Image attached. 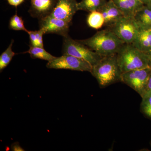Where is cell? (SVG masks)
<instances>
[{
	"instance_id": "cell-1",
	"label": "cell",
	"mask_w": 151,
	"mask_h": 151,
	"mask_svg": "<svg viewBox=\"0 0 151 151\" xmlns=\"http://www.w3.org/2000/svg\"><path fill=\"white\" fill-rule=\"evenodd\" d=\"M78 40L103 57L117 54L125 44L108 28L97 32L88 38Z\"/></svg>"
},
{
	"instance_id": "cell-2",
	"label": "cell",
	"mask_w": 151,
	"mask_h": 151,
	"mask_svg": "<svg viewBox=\"0 0 151 151\" xmlns=\"http://www.w3.org/2000/svg\"><path fill=\"white\" fill-rule=\"evenodd\" d=\"M90 73L101 87L121 81L122 72L118 63L117 55L103 57L99 62L92 66Z\"/></svg>"
},
{
	"instance_id": "cell-3",
	"label": "cell",
	"mask_w": 151,
	"mask_h": 151,
	"mask_svg": "<svg viewBox=\"0 0 151 151\" xmlns=\"http://www.w3.org/2000/svg\"><path fill=\"white\" fill-rule=\"evenodd\" d=\"M116 55L122 73L151 67V62L148 55L132 44H124Z\"/></svg>"
},
{
	"instance_id": "cell-4",
	"label": "cell",
	"mask_w": 151,
	"mask_h": 151,
	"mask_svg": "<svg viewBox=\"0 0 151 151\" xmlns=\"http://www.w3.org/2000/svg\"><path fill=\"white\" fill-rule=\"evenodd\" d=\"M62 53L63 54L70 55L84 60L92 66L99 62L103 58L78 40H74L69 35L63 37Z\"/></svg>"
},
{
	"instance_id": "cell-5",
	"label": "cell",
	"mask_w": 151,
	"mask_h": 151,
	"mask_svg": "<svg viewBox=\"0 0 151 151\" xmlns=\"http://www.w3.org/2000/svg\"><path fill=\"white\" fill-rule=\"evenodd\" d=\"M108 28L125 44H132L137 35L139 27L134 17L124 16Z\"/></svg>"
},
{
	"instance_id": "cell-6",
	"label": "cell",
	"mask_w": 151,
	"mask_h": 151,
	"mask_svg": "<svg viewBox=\"0 0 151 151\" xmlns=\"http://www.w3.org/2000/svg\"><path fill=\"white\" fill-rule=\"evenodd\" d=\"M50 69H67L91 72L92 66L86 60L68 54H63L47 63Z\"/></svg>"
},
{
	"instance_id": "cell-7",
	"label": "cell",
	"mask_w": 151,
	"mask_h": 151,
	"mask_svg": "<svg viewBox=\"0 0 151 151\" xmlns=\"http://www.w3.org/2000/svg\"><path fill=\"white\" fill-rule=\"evenodd\" d=\"M151 73V67L130 70L122 73L121 81L130 86L142 97L145 93Z\"/></svg>"
},
{
	"instance_id": "cell-8",
	"label": "cell",
	"mask_w": 151,
	"mask_h": 151,
	"mask_svg": "<svg viewBox=\"0 0 151 151\" xmlns=\"http://www.w3.org/2000/svg\"><path fill=\"white\" fill-rule=\"evenodd\" d=\"M39 20L40 28L44 30L45 34H55L63 37L68 35L70 23L50 15Z\"/></svg>"
},
{
	"instance_id": "cell-9",
	"label": "cell",
	"mask_w": 151,
	"mask_h": 151,
	"mask_svg": "<svg viewBox=\"0 0 151 151\" xmlns=\"http://www.w3.org/2000/svg\"><path fill=\"white\" fill-rule=\"evenodd\" d=\"M76 0H57L50 15L71 23L76 12L78 11Z\"/></svg>"
},
{
	"instance_id": "cell-10",
	"label": "cell",
	"mask_w": 151,
	"mask_h": 151,
	"mask_svg": "<svg viewBox=\"0 0 151 151\" xmlns=\"http://www.w3.org/2000/svg\"><path fill=\"white\" fill-rule=\"evenodd\" d=\"M57 0H31L29 12L33 18L39 19L49 15Z\"/></svg>"
},
{
	"instance_id": "cell-11",
	"label": "cell",
	"mask_w": 151,
	"mask_h": 151,
	"mask_svg": "<svg viewBox=\"0 0 151 151\" xmlns=\"http://www.w3.org/2000/svg\"><path fill=\"white\" fill-rule=\"evenodd\" d=\"M132 44L145 53L151 51V27H139L137 35Z\"/></svg>"
},
{
	"instance_id": "cell-12",
	"label": "cell",
	"mask_w": 151,
	"mask_h": 151,
	"mask_svg": "<svg viewBox=\"0 0 151 151\" xmlns=\"http://www.w3.org/2000/svg\"><path fill=\"white\" fill-rule=\"evenodd\" d=\"M98 11L102 13L105 19V25L108 27L124 16L122 12L112 0H109Z\"/></svg>"
},
{
	"instance_id": "cell-13",
	"label": "cell",
	"mask_w": 151,
	"mask_h": 151,
	"mask_svg": "<svg viewBox=\"0 0 151 151\" xmlns=\"http://www.w3.org/2000/svg\"><path fill=\"white\" fill-rule=\"evenodd\" d=\"M126 17H134L135 14L145 5L138 0H112Z\"/></svg>"
},
{
	"instance_id": "cell-14",
	"label": "cell",
	"mask_w": 151,
	"mask_h": 151,
	"mask_svg": "<svg viewBox=\"0 0 151 151\" xmlns=\"http://www.w3.org/2000/svg\"><path fill=\"white\" fill-rule=\"evenodd\" d=\"M139 27H151V10L145 5L134 16Z\"/></svg>"
},
{
	"instance_id": "cell-15",
	"label": "cell",
	"mask_w": 151,
	"mask_h": 151,
	"mask_svg": "<svg viewBox=\"0 0 151 151\" xmlns=\"http://www.w3.org/2000/svg\"><path fill=\"white\" fill-rule=\"evenodd\" d=\"M109 0H81L78 3V11L90 12L99 11Z\"/></svg>"
},
{
	"instance_id": "cell-16",
	"label": "cell",
	"mask_w": 151,
	"mask_h": 151,
	"mask_svg": "<svg viewBox=\"0 0 151 151\" xmlns=\"http://www.w3.org/2000/svg\"><path fill=\"white\" fill-rule=\"evenodd\" d=\"M24 53H29L32 58H37L50 61L54 59L56 57L47 52L44 47L29 45V49Z\"/></svg>"
},
{
	"instance_id": "cell-17",
	"label": "cell",
	"mask_w": 151,
	"mask_h": 151,
	"mask_svg": "<svg viewBox=\"0 0 151 151\" xmlns=\"http://www.w3.org/2000/svg\"><path fill=\"white\" fill-rule=\"evenodd\" d=\"M87 24L89 27L95 29L101 28L105 25V19L102 13L96 11L89 12L86 19Z\"/></svg>"
},
{
	"instance_id": "cell-18",
	"label": "cell",
	"mask_w": 151,
	"mask_h": 151,
	"mask_svg": "<svg viewBox=\"0 0 151 151\" xmlns=\"http://www.w3.org/2000/svg\"><path fill=\"white\" fill-rule=\"evenodd\" d=\"M14 42L12 40L8 47L1 54L0 56V71L4 69L10 63L16 53L12 50V46Z\"/></svg>"
},
{
	"instance_id": "cell-19",
	"label": "cell",
	"mask_w": 151,
	"mask_h": 151,
	"mask_svg": "<svg viewBox=\"0 0 151 151\" xmlns=\"http://www.w3.org/2000/svg\"><path fill=\"white\" fill-rule=\"evenodd\" d=\"M29 35L31 45L44 47L43 36L45 35L44 30L42 28L37 31L27 30Z\"/></svg>"
},
{
	"instance_id": "cell-20",
	"label": "cell",
	"mask_w": 151,
	"mask_h": 151,
	"mask_svg": "<svg viewBox=\"0 0 151 151\" xmlns=\"http://www.w3.org/2000/svg\"><path fill=\"white\" fill-rule=\"evenodd\" d=\"M142 98L141 110L145 116L151 119V92H146Z\"/></svg>"
},
{
	"instance_id": "cell-21",
	"label": "cell",
	"mask_w": 151,
	"mask_h": 151,
	"mask_svg": "<svg viewBox=\"0 0 151 151\" xmlns=\"http://www.w3.org/2000/svg\"><path fill=\"white\" fill-rule=\"evenodd\" d=\"M9 27L14 30H22L26 32H27L28 30L25 27L22 18L18 16L17 13L11 17L9 23Z\"/></svg>"
},
{
	"instance_id": "cell-22",
	"label": "cell",
	"mask_w": 151,
	"mask_h": 151,
	"mask_svg": "<svg viewBox=\"0 0 151 151\" xmlns=\"http://www.w3.org/2000/svg\"><path fill=\"white\" fill-rule=\"evenodd\" d=\"M24 0H7L9 4L13 6L17 7L24 1Z\"/></svg>"
},
{
	"instance_id": "cell-23",
	"label": "cell",
	"mask_w": 151,
	"mask_h": 151,
	"mask_svg": "<svg viewBox=\"0 0 151 151\" xmlns=\"http://www.w3.org/2000/svg\"><path fill=\"white\" fill-rule=\"evenodd\" d=\"M11 150L13 151H24L22 148L21 147L19 143H14L11 146Z\"/></svg>"
},
{
	"instance_id": "cell-24",
	"label": "cell",
	"mask_w": 151,
	"mask_h": 151,
	"mask_svg": "<svg viewBox=\"0 0 151 151\" xmlns=\"http://www.w3.org/2000/svg\"><path fill=\"white\" fill-rule=\"evenodd\" d=\"M151 92V73L150 77H149L147 84V88H146V92Z\"/></svg>"
},
{
	"instance_id": "cell-25",
	"label": "cell",
	"mask_w": 151,
	"mask_h": 151,
	"mask_svg": "<svg viewBox=\"0 0 151 151\" xmlns=\"http://www.w3.org/2000/svg\"><path fill=\"white\" fill-rule=\"evenodd\" d=\"M138 1L143 3L144 5H147V4H148V3L151 0H138Z\"/></svg>"
},
{
	"instance_id": "cell-26",
	"label": "cell",
	"mask_w": 151,
	"mask_h": 151,
	"mask_svg": "<svg viewBox=\"0 0 151 151\" xmlns=\"http://www.w3.org/2000/svg\"><path fill=\"white\" fill-rule=\"evenodd\" d=\"M145 5L147 6L148 7H149V8L151 10V1L148 3V4H147Z\"/></svg>"
},
{
	"instance_id": "cell-27",
	"label": "cell",
	"mask_w": 151,
	"mask_h": 151,
	"mask_svg": "<svg viewBox=\"0 0 151 151\" xmlns=\"http://www.w3.org/2000/svg\"><path fill=\"white\" fill-rule=\"evenodd\" d=\"M147 54L148 55L149 58H150V60L151 62V51L148 52Z\"/></svg>"
}]
</instances>
